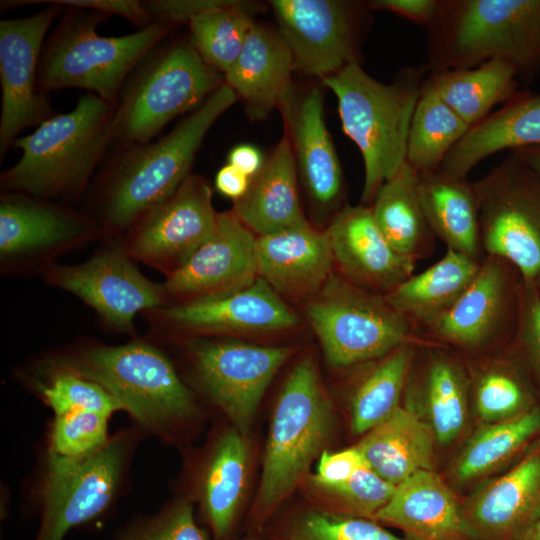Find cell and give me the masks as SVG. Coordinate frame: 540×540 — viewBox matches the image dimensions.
<instances>
[{
	"instance_id": "44dd1931",
	"label": "cell",
	"mask_w": 540,
	"mask_h": 540,
	"mask_svg": "<svg viewBox=\"0 0 540 540\" xmlns=\"http://www.w3.org/2000/svg\"><path fill=\"white\" fill-rule=\"evenodd\" d=\"M540 511V441L462 506L471 540H521Z\"/></svg>"
},
{
	"instance_id": "8992f818",
	"label": "cell",
	"mask_w": 540,
	"mask_h": 540,
	"mask_svg": "<svg viewBox=\"0 0 540 540\" xmlns=\"http://www.w3.org/2000/svg\"><path fill=\"white\" fill-rule=\"evenodd\" d=\"M109 17L85 9L64 11L43 46L37 79L41 93L79 88L115 105L135 68L176 26L154 21L127 35H99L97 26Z\"/></svg>"
},
{
	"instance_id": "ac0fdd59",
	"label": "cell",
	"mask_w": 540,
	"mask_h": 540,
	"mask_svg": "<svg viewBox=\"0 0 540 540\" xmlns=\"http://www.w3.org/2000/svg\"><path fill=\"white\" fill-rule=\"evenodd\" d=\"M254 233L233 210L218 213L213 234L164 284L171 304L217 298L259 277Z\"/></svg>"
},
{
	"instance_id": "83f0119b",
	"label": "cell",
	"mask_w": 540,
	"mask_h": 540,
	"mask_svg": "<svg viewBox=\"0 0 540 540\" xmlns=\"http://www.w3.org/2000/svg\"><path fill=\"white\" fill-rule=\"evenodd\" d=\"M297 164L288 134L251 178L246 194L234 201L233 211L257 236L307 221L298 196Z\"/></svg>"
},
{
	"instance_id": "f35d334b",
	"label": "cell",
	"mask_w": 540,
	"mask_h": 540,
	"mask_svg": "<svg viewBox=\"0 0 540 540\" xmlns=\"http://www.w3.org/2000/svg\"><path fill=\"white\" fill-rule=\"evenodd\" d=\"M26 378L54 416L92 411L111 417L122 410L120 403L99 384L43 357L35 362Z\"/></svg>"
},
{
	"instance_id": "60d3db41",
	"label": "cell",
	"mask_w": 540,
	"mask_h": 540,
	"mask_svg": "<svg viewBox=\"0 0 540 540\" xmlns=\"http://www.w3.org/2000/svg\"><path fill=\"white\" fill-rule=\"evenodd\" d=\"M281 540H405L376 521L339 514L324 508L295 512L283 524Z\"/></svg>"
},
{
	"instance_id": "836d02e7",
	"label": "cell",
	"mask_w": 540,
	"mask_h": 540,
	"mask_svg": "<svg viewBox=\"0 0 540 540\" xmlns=\"http://www.w3.org/2000/svg\"><path fill=\"white\" fill-rule=\"evenodd\" d=\"M480 262L447 249L438 262L409 277L385 298L413 326H421L447 309L464 292L477 274Z\"/></svg>"
},
{
	"instance_id": "d6986e66",
	"label": "cell",
	"mask_w": 540,
	"mask_h": 540,
	"mask_svg": "<svg viewBox=\"0 0 540 540\" xmlns=\"http://www.w3.org/2000/svg\"><path fill=\"white\" fill-rule=\"evenodd\" d=\"M270 5L294 70L323 79L359 62L351 5L335 0H273Z\"/></svg>"
},
{
	"instance_id": "11a10c76",
	"label": "cell",
	"mask_w": 540,
	"mask_h": 540,
	"mask_svg": "<svg viewBox=\"0 0 540 540\" xmlns=\"http://www.w3.org/2000/svg\"><path fill=\"white\" fill-rule=\"evenodd\" d=\"M246 540H257V539H246Z\"/></svg>"
},
{
	"instance_id": "9c48e42d",
	"label": "cell",
	"mask_w": 540,
	"mask_h": 540,
	"mask_svg": "<svg viewBox=\"0 0 540 540\" xmlns=\"http://www.w3.org/2000/svg\"><path fill=\"white\" fill-rule=\"evenodd\" d=\"M142 432L124 429L100 451L81 460L46 457L37 489L40 525L35 540H63L102 517L116 503Z\"/></svg>"
},
{
	"instance_id": "2e32d148",
	"label": "cell",
	"mask_w": 540,
	"mask_h": 540,
	"mask_svg": "<svg viewBox=\"0 0 540 540\" xmlns=\"http://www.w3.org/2000/svg\"><path fill=\"white\" fill-rule=\"evenodd\" d=\"M213 190L190 175L167 199L144 212L120 238L136 261L169 276L213 234L218 213Z\"/></svg>"
},
{
	"instance_id": "7402d4cb",
	"label": "cell",
	"mask_w": 540,
	"mask_h": 540,
	"mask_svg": "<svg viewBox=\"0 0 540 540\" xmlns=\"http://www.w3.org/2000/svg\"><path fill=\"white\" fill-rule=\"evenodd\" d=\"M507 263L486 256L464 292L447 309L419 327L465 350H477L490 344L507 319L510 297Z\"/></svg>"
},
{
	"instance_id": "ab89813d",
	"label": "cell",
	"mask_w": 540,
	"mask_h": 540,
	"mask_svg": "<svg viewBox=\"0 0 540 540\" xmlns=\"http://www.w3.org/2000/svg\"><path fill=\"white\" fill-rule=\"evenodd\" d=\"M422 391L429 425L442 444L462 431L467 416V381L460 366L443 354H434L427 364Z\"/></svg>"
},
{
	"instance_id": "d6a6232c",
	"label": "cell",
	"mask_w": 540,
	"mask_h": 540,
	"mask_svg": "<svg viewBox=\"0 0 540 540\" xmlns=\"http://www.w3.org/2000/svg\"><path fill=\"white\" fill-rule=\"evenodd\" d=\"M418 182V172L405 162L381 186L370 206L390 245L416 261L430 255L434 237L420 201Z\"/></svg>"
},
{
	"instance_id": "3957f363",
	"label": "cell",
	"mask_w": 540,
	"mask_h": 540,
	"mask_svg": "<svg viewBox=\"0 0 540 540\" xmlns=\"http://www.w3.org/2000/svg\"><path fill=\"white\" fill-rule=\"evenodd\" d=\"M115 105L93 93L68 113L55 114L13 146L20 159L0 176L1 192H22L63 204L78 203L112 145Z\"/></svg>"
},
{
	"instance_id": "f546056e",
	"label": "cell",
	"mask_w": 540,
	"mask_h": 540,
	"mask_svg": "<svg viewBox=\"0 0 540 540\" xmlns=\"http://www.w3.org/2000/svg\"><path fill=\"white\" fill-rule=\"evenodd\" d=\"M435 441L429 423L413 409L399 406L356 447L376 473L397 486L418 471L433 470Z\"/></svg>"
},
{
	"instance_id": "1f68e13d",
	"label": "cell",
	"mask_w": 540,
	"mask_h": 540,
	"mask_svg": "<svg viewBox=\"0 0 540 540\" xmlns=\"http://www.w3.org/2000/svg\"><path fill=\"white\" fill-rule=\"evenodd\" d=\"M516 68L502 58L475 67L429 73L427 79L441 99L470 127L483 121L492 108L516 96Z\"/></svg>"
},
{
	"instance_id": "c3c4849f",
	"label": "cell",
	"mask_w": 540,
	"mask_h": 540,
	"mask_svg": "<svg viewBox=\"0 0 540 540\" xmlns=\"http://www.w3.org/2000/svg\"><path fill=\"white\" fill-rule=\"evenodd\" d=\"M440 0H373L371 9L387 10L428 27L435 19Z\"/></svg>"
},
{
	"instance_id": "5bb4252c",
	"label": "cell",
	"mask_w": 540,
	"mask_h": 540,
	"mask_svg": "<svg viewBox=\"0 0 540 540\" xmlns=\"http://www.w3.org/2000/svg\"><path fill=\"white\" fill-rule=\"evenodd\" d=\"M187 349L198 385L244 435L266 388L292 353L285 346L204 338L191 340Z\"/></svg>"
},
{
	"instance_id": "b9f144b4",
	"label": "cell",
	"mask_w": 540,
	"mask_h": 540,
	"mask_svg": "<svg viewBox=\"0 0 540 540\" xmlns=\"http://www.w3.org/2000/svg\"><path fill=\"white\" fill-rule=\"evenodd\" d=\"M109 416L92 411H73L54 416L47 439L46 457L74 461L107 445Z\"/></svg>"
},
{
	"instance_id": "9a60e30c",
	"label": "cell",
	"mask_w": 540,
	"mask_h": 540,
	"mask_svg": "<svg viewBox=\"0 0 540 540\" xmlns=\"http://www.w3.org/2000/svg\"><path fill=\"white\" fill-rule=\"evenodd\" d=\"M32 3L49 4L34 15L0 21L1 160L20 132L55 115L37 79L45 36L62 6L48 1H7L6 7Z\"/></svg>"
},
{
	"instance_id": "f1b7e54d",
	"label": "cell",
	"mask_w": 540,
	"mask_h": 540,
	"mask_svg": "<svg viewBox=\"0 0 540 540\" xmlns=\"http://www.w3.org/2000/svg\"><path fill=\"white\" fill-rule=\"evenodd\" d=\"M540 146V95L515 96L471 127L447 154L440 171L459 178L504 150Z\"/></svg>"
},
{
	"instance_id": "681fc988",
	"label": "cell",
	"mask_w": 540,
	"mask_h": 540,
	"mask_svg": "<svg viewBox=\"0 0 540 540\" xmlns=\"http://www.w3.org/2000/svg\"><path fill=\"white\" fill-rule=\"evenodd\" d=\"M521 320V334L526 350L540 370V298L531 294L526 300Z\"/></svg>"
},
{
	"instance_id": "ffe728a7",
	"label": "cell",
	"mask_w": 540,
	"mask_h": 540,
	"mask_svg": "<svg viewBox=\"0 0 540 540\" xmlns=\"http://www.w3.org/2000/svg\"><path fill=\"white\" fill-rule=\"evenodd\" d=\"M325 232L334 264L357 286L385 296L413 275L416 260L390 245L370 206H344Z\"/></svg>"
},
{
	"instance_id": "52a82bcc",
	"label": "cell",
	"mask_w": 540,
	"mask_h": 540,
	"mask_svg": "<svg viewBox=\"0 0 540 540\" xmlns=\"http://www.w3.org/2000/svg\"><path fill=\"white\" fill-rule=\"evenodd\" d=\"M334 414L312 357L287 377L274 408L251 525L262 528L331 437Z\"/></svg>"
},
{
	"instance_id": "f5cc1de1",
	"label": "cell",
	"mask_w": 540,
	"mask_h": 540,
	"mask_svg": "<svg viewBox=\"0 0 540 540\" xmlns=\"http://www.w3.org/2000/svg\"><path fill=\"white\" fill-rule=\"evenodd\" d=\"M510 152L520 157L540 180V146L525 147Z\"/></svg>"
},
{
	"instance_id": "db71d44e",
	"label": "cell",
	"mask_w": 540,
	"mask_h": 540,
	"mask_svg": "<svg viewBox=\"0 0 540 540\" xmlns=\"http://www.w3.org/2000/svg\"><path fill=\"white\" fill-rule=\"evenodd\" d=\"M521 540H540V511Z\"/></svg>"
},
{
	"instance_id": "f907efd6",
	"label": "cell",
	"mask_w": 540,
	"mask_h": 540,
	"mask_svg": "<svg viewBox=\"0 0 540 540\" xmlns=\"http://www.w3.org/2000/svg\"><path fill=\"white\" fill-rule=\"evenodd\" d=\"M250 182V177L230 164L220 168L215 176V188L217 191L234 201L246 194Z\"/></svg>"
},
{
	"instance_id": "7c38bea8",
	"label": "cell",
	"mask_w": 540,
	"mask_h": 540,
	"mask_svg": "<svg viewBox=\"0 0 540 540\" xmlns=\"http://www.w3.org/2000/svg\"><path fill=\"white\" fill-rule=\"evenodd\" d=\"M46 284L79 298L108 332L137 337L138 313L171 305L163 283L148 279L127 253L120 238L101 240L86 261L55 263L41 275Z\"/></svg>"
},
{
	"instance_id": "484cf974",
	"label": "cell",
	"mask_w": 540,
	"mask_h": 540,
	"mask_svg": "<svg viewBox=\"0 0 540 540\" xmlns=\"http://www.w3.org/2000/svg\"><path fill=\"white\" fill-rule=\"evenodd\" d=\"M280 111L311 199L320 207L332 206L341 195L343 176L326 127L321 91L313 88L301 99L295 96Z\"/></svg>"
},
{
	"instance_id": "277c9868",
	"label": "cell",
	"mask_w": 540,
	"mask_h": 540,
	"mask_svg": "<svg viewBox=\"0 0 540 540\" xmlns=\"http://www.w3.org/2000/svg\"><path fill=\"white\" fill-rule=\"evenodd\" d=\"M422 71L403 68L392 83L372 78L355 61L322 79L337 98L344 133L364 163L362 204L372 203L381 186L406 162L409 129L422 83Z\"/></svg>"
},
{
	"instance_id": "30bf717a",
	"label": "cell",
	"mask_w": 540,
	"mask_h": 540,
	"mask_svg": "<svg viewBox=\"0 0 540 540\" xmlns=\"http://www.w3.org/2000/svg\"><path fill=\"white\" fill-rule=\"evenodd\" d=\"M305 312L333 367L382 358L408 342L414 327L384 295L335 274L312 296Z\"/></svg>"
},
{
	"instance_id": "603a6c76",
	"label": "cell",
	"mask_w": 540,
	"mask_h": 540,
	"mask_svg": "<svg viewBox=\"0 0 540 540\" xmlns=\"http://www.w3.org/2000/svg\"><path fill=\"white\" fill-rule=\"evenodd\" d=\"M256 259L259 277L279 295L313 296L333 274L326 232L308 221L257 236Z\"/></svg>"
},
{
	"instance_id": "7dc6e473",
	"label": "cell",
	"mask_w": 540,
	"mask_h": 540,
	"mask_svg": "<svg viewBox=\"0 0 540 540\" xmlns=\"http://www.w3.org/2000/svg\"><path fill=\"white\" fill-rule=\"evenodd\" d=\"M53 4L67 8L96 11L107 15H118L141 28L153 21L143 1L137 0H50Z\"/></svg>"
},
{
	"instance_id": "bcb514c9",
	"label": "cell",
	"mask_w": 540,
	"mask_h": 540,
	"mask_svg": "<svg viewBox=\"0 0 540 540\" xmlns=\"http://www.w3.org/2000/svg\"><path fill=\"white\" fill-rule=\"evenodd\" d=\"M365 460L356 446L339 451L324 450L320 454L318 468L312 482L319 489L346 482Z\"/></svg>"
},
{
	"instance_id": "8fae6325",
	"label": "cell",
	"mask_w": 540,
	"mask_h": 540,
	"mask_svg": "<svg viewBox=\"0 0 540 540\" xmlns=\"http://www.w3.org/2000/svg\"><path fill=\"white\" fill-rule=\"evenodd\" d=\"M480 246L486 256L512 264L527 286L540 279V180L511 153L473 182Z\"/></svg>"
},
{
	"instance_id": "7a4b0ae2",
	"label": "cell",
	"mask_w": 540,
	"mask_h": 540,
	"mask_svg": "<svg viewBox=\"0 0 540 540\" xmlns=\"http://www.w3.org/2000/svg\"><path fill=\"white\" fill-rule=\"evenodd\" d=\"M43 358L99 384L142 433L163 441L177 442L200 417L193 391L151 338L122 345L81 339Z\"/></svg>"
},
{
	"instance_id": "e0dca14e",
	"label": "cell",
	"mask_w": 540,
	"mask_h": 540,
	"mask_svg": "<svg viewBox=\"0 0 540 540\" xmlns=\"http://www.w3.org/2000/svg\"><path fill=\"white\" fill-rule=\"evenodd\" d=\"M151 327V339L168 335L207 336L291 329L298 315L261 277L234 293L183 304H171L142 313Z\"/></svg>"
},
{
	"instance_id": "8d00e7d4",
	"label": "cell",
	"mask_w": 540,
	"mask_h": 540,
	"mask_svg": "<svg viewBox=\"0 0 540 540\" xmlns=\"http://www.w3.org/2000/svg\"><path fill=\"white\" fill-rule=\"evenodd\" d=\"M261 8L244 1L220 2L189 21L190 41L204 61L225 74L238 58Z\"/></svg>"
},
{
	"instance_id": "f6af8a7d",
	"label": "cell",
	"mask_w": 540,
	"mask_h": 540,
	"mask_svg": "<svg viewBox=\"0 0 540 540\" xmlns=\"http://www.w3.org/2000/svg\"><path fill=\"white\" fill-rule=\"evenodd\" d=\"M526 392L510 371L492 366L481 372L474 385V403L480 417L490 423L514 417L525 410Z\"/></svg>"
},
{
	"instance_id": "e575fe53",
	"label": "cell",
	"mask_w": 540,
	"mask_h": 540,
	"mask_svg": "<svg viewBox=\"0 0 540 540\" xmlns=\"http://www.w3.org/2000/svg\"><path fill=\"white\" fill-rule=\"evenodd\" d=\"M470 128L425 78L409 129L406 162L418 173L439 170Z\"/></svg>"
},
{
	"instance_id": "d590c367",
	"label": "cell",
	"mask_w": 540,
	"mask_h": 540,
	"mask_svg": "<svg viewBox=\"0 0 540 540\" xmlns=\"http://www.w3.org/2000/svg\"><path fill=\"white\" fill-rule=\"evenodd\" d=\"M414 358L415 348L408 341L383 356L362 378L351 398L355 433H367L399 407Z\"/></svg>"
},
{
	"instance_id": "cb8c5ba5",
	"label": "cell",
	"mask_w": 540,
	"mask_h": 540,
	"mask_svg": "<svg viewBox=\"0 0 540 540\" xmlns=\"http://www.w3.org/2000/svg\"><path fill=\"white\" fill-rule=\"evenodd\" d=\"M293 71V55L279 32L254 22L224 79L245 103L248 115L261 119L293 100Z\"/></svg>"
},
{
	"instance_id": "ee69618b",
	"label": "cell",
	"mask_w": 540,
	"mask_h": 540,
	"mask_svg": "<svg viewBox=\"0 0 540 540\" xmlns=\"http://www.w3.org/2000/svg\"><path fill=\"white\" fill-rule=\"evenodd\" d=\"M116 540H208L196 523L192 502L180 497L153 515L131 521Z\"/></svg>"
},
{
	"instance_id": "5b68a950",
	"label": "cell",
	"mask_w": 540,
	"mask_h": 540,
	"mask_svg": "<svg viewBox=\"0 0 540 540\" xmlns=\"http://www.w3.org/2000/svg\"><path fill=\"white\" fill-rule=\"evenodd\" d=\"M423 72L475 67L492 58L540 72V0H440L427 27Z\"/></svg>"
},
{
	"instance_id": "816d5d0a",
	"label": "cell",
	"mask_w": 540,
	"mask_h": 540,
	"mask_svg": "<svg viewBox=\"0 0 540 540\" xmlns=\"http://www.w3.org/2000/svg\"><path fill=\"white\" fill-rule=\"evenodd\" d=\"M264 162L261 152L256 147L247 144L234 147L228 155V164L250 178L261 170Z\"/></svg>"
},
{
	"instance_id": "4fadbf2b",
	"label": "cell",
	"mask_w": 540,
	"mask_h": 540,
	"mask_svg": "<svg viewBox=\"0 0 540 540\" xmlns=\"http://www.w3.org/2000/svg\"><path fill=\"white\" fill-rule=\"evenodd\" d=\"M101 239L98 222L73 205L22 192H1L2 276H41L60 256Z\"/></svg>"
},
{
	"instance_id": "7bdbcfd3",
	"label": "cell",
	"mask_w": 540,
	"mask_h": 540,
	"mask_svg": "<svg viewBox=\"0 0 540 540\" xmlns=\"http://www.w3.org/2000/svg\"><path fill=\"white\" fill-rule=\"evenodd\" d=\"M395 489V485L365 462L346 482L321 490L330 495L326 497L331 503L329 511L373 520L389 502Z\"/></svg>"
},
{
	"instance_id": "ba28073f",
	"label": "cell",
	"mask_w": 540,
	"mask_h": 540,
	"mask_svg": "<svg viewBox=\"0 0 540 540\" xmlns=\"http://www.w3.org/2000/svg\"><path fill=\"white\" fill-rule=\"evenodd\" d=\"M224 84L191 41L156 46L123 86L115 104L112 145L151 142L172 119L197 109Z\"/></svg>"
},
{
	"instance_id": "6da1fadb",
	"label": "cell",
	"mask_w": 540,
	"mask_h": 540,
	"mask_svg": "<svg viewBox=\"0 0 540 540\" xmlns=\"http://www.w3.org/2000/svg\"><path fill=\"white\" fill-rule=\"evenodd\" d=\"M237 100L225 83L161 139L115 147L84 195L82 209L98 222L102 239L121 238L182 185L208 130Z\"/></svg>"
},
{
	"instance_id": "d4e9b609",
	"label": "cell",
	"mask_w": 540,
	"mask_h": 540,
	"mask_svg": "<svg viewBox=\"0 0 540 540\" xmlns=\"http://www.w3.org/2000/svg\"><path fill=\"white\" fill-rule=\"evenodd\" d=\"M373 520L399 528L407 540H471L462 506L434 470L418 471L399 483Z\"/></svg>"
},
{
	"instance_id": "4dcf8cb0",
	"label": "cell",
	"mask_w": 540,
	"mask_h": 540,
	"mask_svg": "<svg viewBox=\"0 0 540 540\" xmlns=\"http://www.w3.org/2000/svg\"><path fill=\"white\" fill-rule=\"evenodd\" d=\"M420 201L427 222L447 249L479 259V213L473 182L440 170L418 173Z\"/></svg>"
},
{
	"instance_id": "74e56055",
	"label": "cell",
	"mask_w": 540,
	"mask_h": 540,
	"mask_svg": "<svg viewBox=\"0 0 540 540\" xmlns=\"http://www.w3.org/2000/svg\"><path fill=\"white\" fill-rule=\"evenodd\" d=\"M540 429V410L527 409L481 428L460 453L454 478L467 482L487 475L512 458Z\"/></svg>"
},
{
	"instance_id": "4316f807",
	"label": "cell",
	"mask_w": 540,
	"mask_h": 540,
	"mask_svg": "<svg viewBox=\"0 0 540 540\" xmlns=\"http://www.w3.org/2000/svg\"><path fill=\"white\" fill-rule=\"evenodd\" d=\"M245 435L231 426L221 430L195 473L194 498L214 540H228L240 509L247 479Z\"/></svg>"
}]
</instances>
